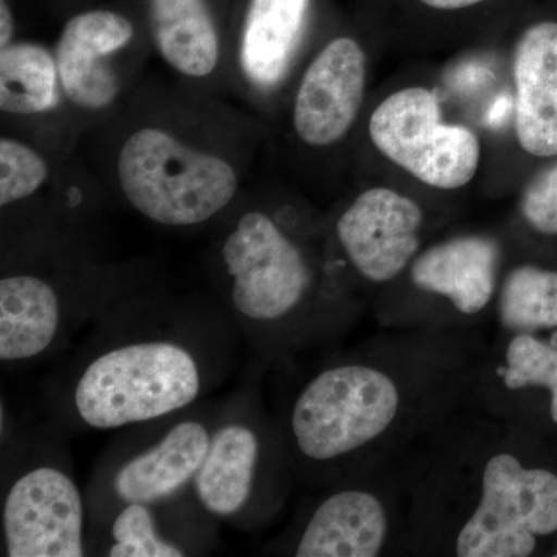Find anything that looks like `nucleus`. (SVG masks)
Returning a JSON list of instances; mask_svg holds the SVG:
<instances>
[{
  "mask_svg": "<svg viewBox=\"0 0 557 557\" xmlns=\"http://www.w3.org/2000/svg\"><path fill=\"white\" fill-rule=\"evenodd\" d=\"M91 134L109 188L139 218L170 230L211 225L236 207L258 139L244 110L178 81L139 84Z\"/></svg>",
  "mask_w": 557,
  "mask_h": 557,
  "instance_id": "nucleus-1",
  "label": "nucleus"
},
{
  "mask_svg": "<svg viewBox=\"0 0 557 557\" xmlns=\"http://www.w3.org/2000/svg\"><path fill=\"white\" fill-rule=\"evenodd\" d=\"M73 131L79 139L116 115L152 57L137 0H100L61 21L51 44Z\"/></svg>",
  "mask_w": 557,
  "mask_h": 557,
  "instance_id": "nucleus-2",
  "label": "nucleus"
},
{
  "mask_svg": "<svg viewBox=\"0 0 557 557\" xmlns=\"http://www.w3.org/2000/svg\"><path fill=\"white\" fill-rule=\"evenodd\" d=\"M203 386V366L186 344L127 341L84 366L73 384L72 408L81 423L109 431L182 412L199 399Z\"/></svg>",
  "mask_w": 557,
  "mask_h": 557,
  "instance_id": "nucleus-3",
  "label": "nucleus"
},
{
  "mask_svg": "<svg viewBox=\"0 0 557 557\" xmlns=\"http://www.w3.org/2000/svg\"><path fill=\"white\" fill-rule=\"evenodd\" d=\"M220 226L214 270L234 313L255 325L295 313L309 296L314 271L277 215L244 194Z\"/></svg>",
  "mask_w": 557,
  "mask_h": 557,
  "instance_id": "nucleus-4",
  "label": "nucleus"
},
{
  "mask_svg": "<svg viewBox=\"0 0 557 557\" xmlns=\"http://www.w3.org/2000/svg\"><path fill=\"white\" fill-rule=\"evenodd\" d=\"M398 409V388L386 373L362 364L336 366L302 388L289 426L304 457L330 461L383 435Z\"/></svg>",
  "mask_w": 557,
  "mask_h": 557,
  "instance_id": "nucleus-5",
  "label": "nucleus"
},
{
  "mask_svg": "<svg viewBox=\"0 0 557 557\" xmlns=\"http://www.w3.org/2000/svg\"><path fill=\"white\" fill-rule=\"evenodd\" d=\"M369 137L381 156L435 189L463 188L482 159L478 135L445 123L437 94L426 87H406L381 101L370 115Z\"/></svg>",
  "mask_w": 557,
  "mask_h": 557,
  "instance_id": "nucleus-6",
  "label": "nucleus"
},
{
  "mask_svg": "<svg viewBox=\"0 0 557 557\" xmlns=\"http://www.w3.org/2000/svg\"><path fill=\"white\" fill-rule=\"evenodd\" d=\"M557 531V475L511 454L487 460L482 496L456 542L460 557H525Z\"/></svg>",
  "mask_w": 557,
  "mask_h": 557,
  "instance_id": "nucleus-7",
  "label": "nucleus"
},
{
  "mask_svg": "<svg viewBox=\"0 0 557 557\" xmlns=\"http://www.w3.org/2000/svg\"><path fill=\"white\" fill-rule=\"evenodd\" d=\"M317 0H234L231 95L265 108L284 89L306 46Z\"/></svg>",
  "mask_w": 557,
  "mask_h": 557,
  "instance_id": "nucleus-8",
  "label": "nucleus"
},
{
  "mask_svg": "<svg viewBox=\"0 0 557 557\" xmlns=\"http://www.w3.org/2000/svg\"><path fill=\"white\" fill-rule=\"evenodd\" d=\"M153 57L190 89L231 94L234 0H137Z\"/></svg>",
  "mask_w": 557,
  "mask_h": 557,
  "instance_id": "nucleus-9",
  "label": "nucleus"
},
{
  "mask_svg": "<svg viewBox=\"0 0 557 557\" xmlns=\"http://www.w3.org/2000/svg\"><path fill=\"white\" fill-rule=\"evenodd\" d=\"M2 531L9 557L86 555L83 496L75 480L57 465L25 469L3 497Z\"/></svg>",
  "mask_w": 557,
  "mask_h": 557,
  "instance_id": "nucleus-10",
  "label": "nucleus"
},
{
  "mask_svg": "<svg viewBox=\"0 0 557 557\" xmlns=\"http://www.w3.org/2000/svg\"><path fill=\"white\" fill-rule=\"evenodd\" d=\"M368 84V57L351 36L329 39L311 57L296 84L289 108L300 145L327 150L343 143L357 123Z\"/></svg>",
  "mask_w": 557,
  "mask_h": 557,
  "instance_id": "nucleus-11",
  "label": "nucleus"
},
{
  "mask_svg": "<svg viewBox=\"0 0 557 557\" xmlns=\"http://www.w3.org/2000/svg\"><path fill=\"white\" fill-rule=\"evenodd\" d=\"M0 113L3 132L38 143L58 156L76 152L53 46L22 38L0 49Z\"/></svg>",
  "mask_w": 557,
  "mask_h": 557,
  "instance_id": "nucleus-12",
  "label": "nucleus"
},
{
  "mask_svg": "<svg viewBox=\"0 0 557 557\" xmlns=\"http://www.w3.org/2000/svg\"><path fill=\"white\" fill-rule=\"evenodd\" d=\"M423 209L398 190L375 186L359 194L336 220L339 247L370 282L392 281L416 258Z\"/></svg>",
  "mask_w": 557,
  "mask_h": 557,
  "instance_id": "nucleus-13",
  "label": "nucleus"
},
{
  "mask_svg": "<svg viewBox=\"0 0 557 557\" xmlns=\"http://www.w3.org/2000/svg\"><path fill=\"white\" fill-rule=\"evenodd\" d=\"M212 429L185 418L156 442L121 461L110 478V490L121 505H160L182 493L196 479L207 457Z\"/></svg>",
  "mask_w": 557,
  "mask_h": 557,
  "instance_id": "nucleus-14",
  "label": "nucleus"
},
{
  "mask_svg": "<svg viewBox=\"0 0 557 557\" xmlns=\"http://www.w3.org/2000/svg\"><path fill=\"white\" fill-rule=\"evenodd\" d=\"M516 135L537 159L557 156V22L542 21L520 35L512 53Z\"/></svg>",
  "mask_w": 557,
  "mask_h": 557,
  "instance_id": "nucleus-15",
  "label": "nucleus"
},
{
  "mask_svg": "<svg viewBox=\"0 0 557 557\" xmlns=\"http://www.w3.org/2000/svg\"><path fill=\"white\" fill-rule=\"evenodd\" d=\"M64 300L57 276L17 265L0 278V359L3 364L46 354L62 327Z\"/></svg>",
  "mask_w": 557,
  "mask_h": 557,
  "instance_id": "nucleus-16",
  "label": "nucleus"
},
{
  "mask_svg": "<svg viewBox=\"0 0 557 557\" xmlns=\"http://www.w3.org/2000/svg\"><path fill=\"white\" fill-rule=\"evenodd\" d=\"M262 454L258 429L244 418L212 429L207 457L193 482L201 508L219 519L242 518L255 498Z\"/></svg>",
  "mask_w": 557,
  "mask_h": 557,
  "instance_id": "nucleus-17",
  "label": "nucleus"
},
{
  "mask_svg": "<svg viewBox=\"0 0 557 557\" xmlns=\"http://www.w3.org/2000/svg\"><path fill=\"white\" fill-rule=\"evenodd\" d=\"M498 248L486 237H458L426 249L412 263L418 288L445 296L463 314L487 306L496 287Z\"/></svg>",
  "mask_w": 557,
  "mask_h": 557,
  "instance_id": "nucleus-18",
  "label": "nucleus"
},
{
  "mask_svg": "<svg viewBox=\"0 0 557 557\" xmlns=\"http://www.w3.org/2000/svg\"><path fill=\"white\" fill-rule=\"evenodd\" d=\"M387 536V515L379 497L344 490L322 500L300 534L298 557H375Z\"/></svg>",
  "mask_w": 557,
  "mask_h": 557,
  "instance_id": "nucleus-19",
  "label": "nucleus"
},
{
  "mask_svg": "<svg viewBox=\"0 0 557 557\" xmlns=\"http://www.w3.org/2000/svg\"><path fill=\"white\" fill-rule=\"evenodd\" d=\"M67 157L58 156L33 139L3 132L0 137V208L3 215L35 203L49 189Z\"/></svg>",
  "mask_w": 557,
  "mask_h": 557,
  "instance_id": "nucleus-20",
  "label": "nucleus"
},
{
  "mask_svg": "<svg viewBox=\"0 0 557 557\" xmlns=\"http://www.w3.org/2000/svg\"><path fill=\"white\" fill-rule=\"evenodd\" d=\"M508 329L557 327V271L520 267L509 273L500 296Z\"/></svg>",
  "mask_w": 557,
  "mask_h": 557,
  "instance_id": "nucleus-21",
  "label": "nucleus"
},
{
  "mask_svg": "<svg viewBox=\"0 0 557 557\" xmlns=\"http://www.w3.org/2000/svg\"><path fill=\"white\" fill-rule=\"evenodd\" d=\"M156 505L124 504L110 527V557H182L188 555L177 542L164 536L157 522Z\"/></svg>",
  "mask_w": 557,
  "mask_h": 557,
  "instance_id": "nucleus-22",
  "label": "nucleus"
},
{
  "mask_svg": "<svg viewBox=\"0 0 557 557\" xmlns=\"http://www.w3.org/2000/svg\"><path fill=\"white\" fill-rule=\"evenodd\" d=\"M502 379L508 388L541 386L552 392V418L557 424V347L533 336H516L507 348V368Z\"/></svg>",
  "mask_w": 557,
  "mask_h": 557,
  "instance_id": "nucleus-23",
  "label": "nucleus"
},
{
  "mask_svg": "<svg viewBox=\"0 0 557 557\" xmlns=\"http://www.w3.org/2000/svg\"><path fill=\"white\" fill-rule=\"evenodd\" d=\"M523 219L534 230L557 236V163L528 183L520 200Z\"/></svg>",
  "mask_w": 557,
  "mask_h": 557,
  "instance_id": "nucleus-24",
  "label": "nucleus"
},
{
  "mask_svg": "<svg viewBox=\"0 0 557 557\" xmlns=\"http://www.w3.org/2000/svg\"><path fill=\"white\" fill-rule=\"evenodd\" d=\"M21 9L20 0H0V49L22 38Z\"/></svg>",
  "mask_w": 557,
  "mask_h": 557,
  "instance_id": "nucleus-25",
  "label": "nucleus"
},
{
  "mask_svg": "<svg viewBox=\"0 0 557 557\" xmlns=\"http://www.w3.org/2000/svg\"><path fill=\"white\" fill-rule=\"evenodd\" d=\"M95 2H100V0H20L22 7H32V9L50 14V16L60 17L61 21L73 11Z\"/></svg>",
  "mask_w": 557,
  "mask_h": 557,
  "instance_id": "nucleus-26",
  "label": "nucleus"
},
{
  "mask_svg": "<svg viewBox=\"0 0 557 557\" xmlns=\"http://www.w3.org/2000/svg\"><path fill=\"white\" fill-rule=\"evenodd\" d=\"M420 2L432 10L457 11L471 9V7L486 2V0H420Z\"/></svg>",
  "mask_w": 557,
  "mask_h": 557,
  "instance_id": "nucleus-27",
  "label": "nucleus"
},
{
  "mask_svg": "<svg viewBox=\"0 0 557 557\" xmlns=\"http://www.w3.org/2000/svg\"><path fill=\"white\" fill-rule=\"evenodd\" d=\"M557 556V555H556Z\"/></svg>",
  "mask_w": 557,
  "mask_h": 557,
  "instance_id": "nucleus-28",
  "label": "nucleus"
}]
</instances>
